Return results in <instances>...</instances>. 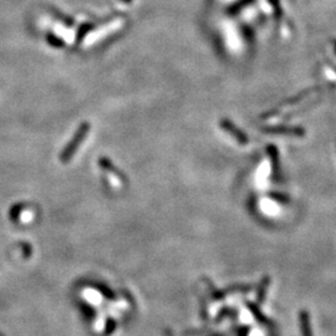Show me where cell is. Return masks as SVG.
Segmentation results:
<instances>
[{
    "instance_id": "cell-1",
    "label": "cell",
    "mask_w": 336,
    "mask_h": 336,
    "mask_svg": "<svg viewBox=\"0 0 336 336\" xmlns=\"http://www.w3.org/2000/svg\"><path fill=\"white\" fill-rule=\"evenodd\" d=\"M88 131V124H82V126L78 128V131L76 132V134H75V137H74L72 141H71L70 144L66 146L65 151H64L62 154H61L60 158H61V162H62V164H68V162L70 161L71 157L75 154L78 147L80 146V144L84 141V138H85Z\"/></svg>"
}]
</instances>
